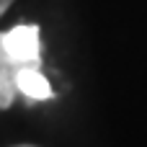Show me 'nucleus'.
Listing matches in <instances>:
<instances>
[{"mask_svg": "<svg viewBox=\"0 0 147 147\" xmlns=\"http://www.w3.org/2000/svg\"><path fill=\"white\" fill-rule=\"evenodd\" d=\"M3 39L18 67H39V26H16L3 34Z\"/></svg>", "mask_w": 147, "mask_h": 147, "instance_id": "1", "label": "nucleus"}, {"mask_svg": "<svg viewBox=\"0 0 147 147\" xmlns=\"http://www.w3.org/2000/svg\"><path fill=\"white\" fill-rule=\"evenodd\" d=\"M18 65L13 62V57L8 54L5 49V39L0 34V109H8L13 101H16V78H18Z\"/></svg>", "mask_w": 147, "mask_h": 147, "instance_id": "2", "label": "nucleus"}, {"mask_svg": "<svg viewBox=\"0 0 147 147\" xmlns=\"http://www.w3.org/2000/svg\"><path fill=\"white\" fill-rule=\"evenodd\" d=\"M16 88H18V93H23L26 98H34V101L52 96V88H49L47 78L39 72V67H21L18 78H16Z\"/></svg>", "mask_w": 147, "mask_h": 147, "instance_id": "3", "label": "nucleus"}, {"mask_svg": "<svg viewBox=\"0 0 147 147\" xmlns=\"http://www.w3.org/2000/svg\"><path fill=\"white\" fill-rule=\"evenodd\" d=\"M10 3H13V0H0V16H3V13L10 8Z\"/></svg>", "mask_w": 147, "mask_h": 147, "instance_id": "4", "label": "nucleus"}, {"mask_svg": "<svg viewBox=\"0 0 147 147\" xmlns=\"http://www.w3.org/2000/svg\"><path fill=\"white\" fill-rule=\"evenodd\" d=\"M16 147H34V145H16Z\"/></svg>", "mask_w": 147, "mask_h": 147, "instance_id": "5", "label": "nucleus"}]
</instances>
